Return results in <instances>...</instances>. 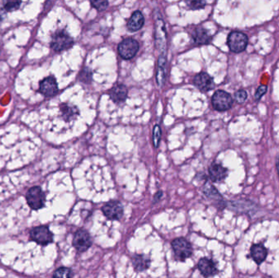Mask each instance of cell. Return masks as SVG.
Segmentation results:
<instances>
[{
  "instance_id": "cell-21",
  "label": "cell",
  "mask_w": 279,
  "mask_h": 278,
  "mask_svg": "<svg viewBox=\"0 0 279 278\" xmlns=\"http://www.w3.org/2000/svg\"><path fill=\"white\" fill-rule=\"evenodd\" d=\"M60 111L62 113L63 118L67 122L75 119L79 115V110H78L77 107L69 105V104L60 105Z\"/></svg>"
},
{
  "instance_id": "cell-33",
  "label": "cell",
  "mask_w": 279,
  "mask_h": 278,
  "mask_svg": "<svg viewBox=\"0 0 279 278\" xmlns=\"http://www.w3.org/2000/svg\"><path fill=\"white\" fill-rule=\"evenodd\" d=\"M276 167H277V175H278L279 178V156L277 158V162H276Z\"/></svg>"
},
{
  "instance_id": "cell-19",
  "label": "cell",
  "mask_w": 279,
  "mask_h": 278,
  "mask_svg": "<svg viewBox=\"0 0 279 278\" xmlns=\"http://www.w3.org/2000/svg\"><path fill=\"white\" fill-rule=\"evenodd\" d=\"M166 65H167L166 55H160L158 61L157 74H156V81H157L158 86L160 88L165 84L166 77H167Z\"/></svg>"
},
{
  "instance_id": "cell-28",
  "label": "cell",
  "mask_w": 279,
  "mask_h": 278,
  "mask_svg": "<svg viewBox=\"0 0 279 278\" xmlns=\"http://www.w3.org/2000/svg\"><path fill=\"white\" fill-rule=\"evenodd\" d=\"M161 128L159 125H156L153 131V143L155 148L159 147V142L161 140Z\"/></svg>"
},
{
  "instance_id": "cell-32",
  "label": "cell",
  "mask_w": 279,
  "mask_h": 278,
  "mask_svg": "<svg viewBox=\"0 0 279 278\" xmlns=\"http://www.w3.org/2000/svg\"><path fill=\"white\" fill-rule=\"evenodd\" d=\"M6 11L5 9H0V22H2L3 18L5 17V12Z\"/></svg>"
},
{
  "instance_id": "cell-30",
  "label": "cell",
  "mask_w": 279,
  "mask_h": 278,
  "mask_svg": "<svg viewBox=\"0 0 279 278\" xmlns=\"http://www.w3.org/2000/svg\"><path fill=\"white\" fill-rule=\"evenodd\" d=\"M267 90H268V88H267L266 86H260V87L257 88L256 94H255V99H256V101H260V99L262 98V97H263V96L266 93Z\"/></svg>"
},
{
  "instance_id": "cell-14",
  "label": "cell",
  "mask_w": 279,
  "mask_h": 278,
  "mask_svg": "<svg viewBox=\"0 0 279 278\" xmlns=\"http://www.w3.org/2000/svg\"><path fill=\"white\" fill-rule=\"evenodd\" d=\"M192 39L196 45H207L212 41V36L208 31L202 27H197L194 29L191 34Z\"/></svg>"
},
{
  "instance_id": "cell-8",
  "label": "cell",
  "mask_w": 279,
  "mask_h": 278,
  "mask_svg": "<svg viewBox=\"0 0 279 278\" xmlns=\"http://www.w3.org/2000/svg\"><path fill=\"white\" fill-rule=\"evenodd\" d=\"M140 46L137 41L131 38L122 40L118 47L119 56L124 60H131L139 51Z\"/></svg>"
},
{
  "instance_id": "cell-23",
  "label": "cell",
  "mask_w": 279,
  "mask_h": 278,
  "mask_svg": "<svg viewBox=\"0 0 279 278\" xmlns=\"http://www.w3.org/2000/svg\"><path fill=\"white\" fill-rule=\"evenodd\" d=\"M185 4L192 10H199L205 8L206 0H185Z\"/></svg>"
},
{
  "instance_id": "cell-18",
  "label": "cell",
  "mask_w": 279,
  "mask_h": 278,
  "mask_svg": "<svg viewBox=\"0 0 279 278\" xmlns=\"http://www.w3.org/2000/svg\"><path fill=\"white\" fill-rule=\"evenodd\" d=\"M144 24L145 18L143 14L140 11H135L127 22V29L131 32H135L141 30L144 26Z\"/></svg>"
},
{
  "instance_id": "cell-12",
  "label": "cell",
  "mask_w": 279,
  "mask_h": 278,
  "mask_svg": "<svg viewBox=\"0 0 279 278\" xmlns=\"http://www.w3.org/2000/svg\"><path fill=\"white\" fill-rule=\"evenodd\" d=\"M39 92L46 97L56 96L58 92V85L53 77H47L39 84Z\"/></svg>"
},
{
  "instance_id": "cell-26",
  "label": "cell",
  "mask_w": 279,
  "mask_h": 278,
  "mask_svg": "<svg viewBox=\"0 0 279 278\" xmlns=\"http://www.w3.org/2000/svg\"><path fill=\"white\" fill-rule=\"evenodd\" d=\"M73 276V271L65 267H59L53 273L54 277H72Z\"/></svg>"
},
{
  "instance_id": "cell-31",
  "label": "cell",
  "mask_w": 279,
  "mask_h": 278,
  "mask_svg": "<svg viewBox=\"0 0 279 278\" xmlns=\"http://www.w3.org/2000/svg\"><path fill=\"white\" fill-rule=\"evenodd\" d=\"M162 197H163V192H162V191H159V192L155 195V197H154V203L158 202V201L161 199Z\"/></svg>"
},
{
  "instance_id": "cell-6",
  "label": "cell",
  "mask_w": 279,
  "mask_h": 278,
  "mask_svg": "<svg viewBox=\"0 0 279 278\" xmlns=\"http://www.w3.org/2000/svg\"><path fill=\"white\" fill-rule=\"evenodd\" d=\"M232 97L230 93L225 91L218 90L213 94L212 98V104L216 110L219 112L226 111L229 110L233 106Z\"/></svg>"
},
{
  "instance_id": "cell-27",
  "label": "cell",
  "mask_w": 279,
  "mask_h": 278,
  "mask_svg": "<svg viewBox=\"0 0 279 278\" xmlns=\"http://www.w3.org/2000/svg\"><path fill=\"white\" fill-rule=\"evenodd\" d=\"M92 6L94 9H97V11L103 12L107 9L109 6V1L108 0H89Z\"/></svg>"
},
{
  "instance_id": "cell-11",
  "label": "cell",
  "mask_w": 279,
  "mask_h": 278,
  "mask_svg": "<svg viewBox=\"0 0 279 278\" xmlns=\"http://www.w3.org/2000/svg\"><path fill=\"white\" fill-rule=\"evenodd\" d=\"M193 84L200 92H207L215 88L213 78L206 72H202L196 75L193 79Z\"/></svg>"
},
{
  "instance_id": "cell-2",
  "label": "cell",
  "mask_w": 279,
  "mask_h": 278,
  "mask_svg": "<svg viewBox=\"0 0 279 278\" xmlns=\"http://www.w3.org/2000/svg\"><path fill=\"white\" fill-rule=\"evenodd\" d=\"M228 47L234 53H241L247 48L248 38L244 33L240 31H233L227 39Z\"/></svg>"
},
{
  "instance_id": "cell-7",
  "label": "cell",
  "mask_w": 279,
  "mask_h": 278,
  "mask_svg": "<svg viewBox=\"0 0 279 278\" xmlns=\"http://www.w3.org/2000/svg\"><path fill=\"white\" fill-rule=\"evenodd\" d=\"M172 246L177 259L181 261L188 259L193 254V247L185 238H176L172 241Z\"/></svg>"
},
{
  "instance_id": "cell-20",
  "label": "cell",
  "mask_w": 279,
  "mask_h": 278,
  "mask_svg": "<svg viewBox=\"0 0 279 278\" xmlns=\"http://www.w3.org/2000/svg\"><path fill=\"white\" fill-rule=\"evenodd\" d=\"M132 264L137 272H143L151 266V260L144 255H135L132 257Z\"/></svg>"
},
{
  "instance_id": "cell-13",
  "label": "cell",
  "mask_w": 279,
  "mask_h": 278,
  "mask_svg": "<svg viewBox=\"0 0 279 278\" xmlns=\"http://www.w3.org/2000/svg\"><path fill=\"white\" fill-rule=\"evenodd\" d=\"M198 268L202 276L206 277L215 276L216 274L218 273V268L215 262L208 258H202L200 259L198 263Z\"/></svg>"
},
{
  "instance_id": "cell-22",
  "label": "cell",
  "mask_w": 279,
  "mask_h": 278,
  "mask_svg": "<svg viewBox=\"0 0 279 278\" xmlns=\"http://www.w3.org/2000/svg\"><path fill=\"white\" fill-rule=\"evenodd\" d=\"M202 191H203L204 195L206 197H208V198L219 201V203H221V205H222V203L225 204L223 197L220 194L217 188L213 186V185H212V184H206V185H204Z\"/></svg>"
},
{
  "instance_id": "cell-24",
  "label": "cell",
  "mask_w": 279,
  "mask_h": 278,
  "mask_svg": "<svg viewBox=\"0 0 279 278\" xmlns=\"http://www.w3.org/2000/svg\"><path fill=\"white\" fill-rule=\"evenodd\" d=\"M80 80L84 84H90L93 81V72L88 67L83 68L80 73Z\"/></svg>"
},
{
  "instance_id": "cell-3",
  "label": "cell",
  "mask_w": 279,
  "mask_h": 278,
  "mask_svg": "<svg viewBox=\"0 0 279 278\" xmlns=\"http://www.w3.org/2000/svg\"><path fill=\"white\" fill-rule=\"evenodd\" d=\"M26 198L27 204L32 210H39L45 205V194L39 186L30 188L26 193Z\"/></svg>"
},
{
  "instance_id": "cell-1",
  "label": "cell",
  "mask_w": 279,
  "mask_h": 278,
  "mask_svg": "<svg viewBox=\"0 0 279 278\" xmlns=\"http://www.w3.org/2000/svg\"><path fill=\"white\" fill-rule=\"evenodd\" d=\"M155 46L159 50L160 55H166L167 43H168L167 30H166L165 22L157 9L155 10Z\"/></svg>"
},
{
  "instance_id": "cell-17",
  "label": "cell",
  "mask_w": 279,
  "mask_h": 278,
  "mask_svg": "<svg viewBox=\"0 0 279 278\" xmlns=\"http://www.w3.org/2000/svg\"><path fill=\"white\" fill-rule=\"evenodd\" d=\"M268 250L262 244H253L251 247V256L257 264H261L266 259Z\"/></svg>"
},
{
  "instance_id": "cell-25",
  "label": "cell",
  "mask_w": 279,
  "mask_h": 278,
  "mask_svg": "<svg viewBox=\"0 0 279 278\" xmlns=\"http://www.w3.org/2000/svg\"><path fill=\"white\" fill-rule=\"evenodd\" d=\"M22 0H4V9L8 12L15 11L19 9Z\"/></svg>"
},
{
  "instance_id": "cell-10",
  "label": "cell",
  "mask_w": 279,
  "mask_h": 278,
  "mask_svg": "<svg viewBox=\"0 0 279 278\" xmlns=\"http://www.w3.org/2000/svg\"><path fill=\"white\" fill-rule=\"evenodd\" d=\"M102 212L108 220L118 221L123 216V206L120 201L114 200L103 205Z\"/></svg>"
},
{
  "instance_id": "cell-16",
  "label": "cell",
  "mask_w": 279,
  "mask_h": 278,
  "mask_svg": "<svg viewBox=\"0 0 279 278\" xmlns=\"http://www.w3.org/2000/svg\"><path fill=\"white\" fill-rule=\"evenodd\" d=\"M209 176L213 182H221L228 176V170L218 163H213L208 169Z\"/></svg>"
},
{
  "instance_id": "cell-5",
  "label": "cell",
  "mask_w": 279,
  "mask_h": 278,
  "mask_svg": "<svg viewBox=\"0 0 279 278\" xmlns=\"http://www.w3.org/2000/svg\"><path fill=\"white\" fill-rule=\"evenodd\" d=\"M30 239L37 244L47 246L53 242V234L47 226H38L33 228L30 232Z\"/></svg>"
},
{
  "instance_id": "cell-9",
  "label": "cell",
  "mask_w": 279,
  "mask_h": 278,
  "mask_svg": "<svg viewBox=\"0 0 279 278\" xmlns=\"http://www.w3.org/2000/svg\"><path fill=\"white\" fill-rule=\"evenodd\" d=\"M93 244L90 234L84 229H79L74 236L73 246L79 252H85Z\"/></svg>"
},
{
  "instance_id": "cell-4",
  "label": "cell",
  "mask_w": 279,
  "mask_h": 278,
  "mask_svg": "<svg viewBox=\"0 0 279 278\" xmlns=\"http://www.w3.org/2000/svg\"><path fill=\"white\" fill-rule=\"evenodd\" d=\"M74 45V39L64 30L56 31L52 35L51 47L54 51L60 52L69 49Z\"/></svg>"
},
{
  "instance_id": "cell-15",
  "label": "cell",
  "mask_w": 279,
  "mask_h": 278,
  "mask_svg": "<svg viewBox=\"0 0 279 278\" xmlns=\"http://www.w3.org/2000/svg\"><path fill=\"white\" fill-rule=\"evenodd\" d=\"M110 99L116 104L124 102L127 97V88L123 84H116L109 92Z\"/></svg>"
},
{
  "instance_id": "cell-29",
  "label": "cell",
  "mask_w": 279,
  "mask_h": 278,
  "mask_svg": "<svg viewBox=\"0 0 279 278\" xmlns=\"http://www.w3.org/2000/svg\"><path fill=\"white\" fill-rule=\"evenodd\" d=\"M247 92L245 90H239L234 94V100L238 104H243L247 101Z\"/></svg>"
}]
</instances>
